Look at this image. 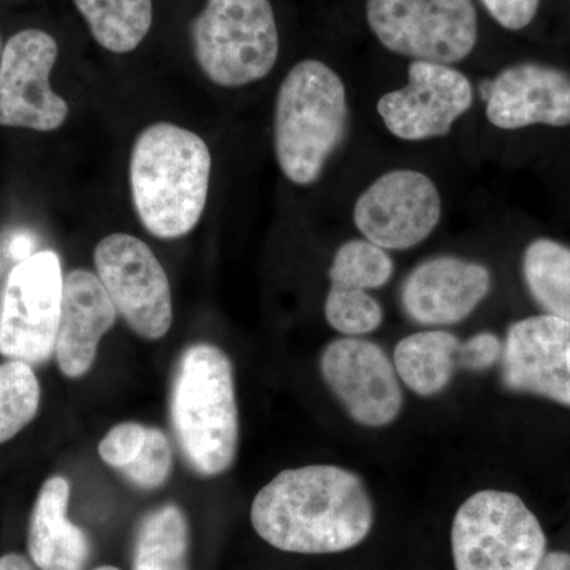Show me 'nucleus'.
<instances>
[{
    "mask_svg": "<svg viewBox=\"0 0 570 570\" xmlns=\"http://www.w3.org/2000/svg\"><path fill=\"white\" fill-rule=\"evenodd\" d=\"M502 356L501 340L494 333L482 332L460 344L456 365L468 371H485Z\"/></svg>",
    "mask_w": 570,
    "mask_h": 570,
    "instance_id": "nucleus-28",
    "label": "nucleus"
},
{
    "mask_svg": "<svg viewBox=\"0 0 570 570\" xmlns=\"http://www.w3.org/2000/svg\"><path fill=\"white\" fill-rule=\"evenodd\" d=\"M2 50H3V48H2V37H0V56H2Z\"/></svg>",
    "mask_w": 570,
    "mask_h": 570,
    "instance_id": "nucleus-35",
    "label": "nucleus"
},
{
    "mask_svg": "<svg viewBox=\"0 0 570 570\" xmlns=\"http://www.w3.org/2000/svg\"><path fill=\"white\" fill-rule=\"evenodd\" d=\"M485 265L438 255L415 266L401 287V305L415 324L449 326L471 316L491 291Z\"/></svg>",
    "mask_w": 570,
    "mask_h": 570,
    "instance_id": "nucleus-15",
    "label": "nucleus"
},
{
    "mask_svg": "<svg viewBox=\"0 0 570 570\" xmlns=\"http://www.w3.org/2000/svg\"><path fill=\"white\" fill-rule=\"evenodd\" d=\"M33 562L20 553H7L0 558V570H36Z\"/></svg>",
    "mask_w": 570,
    "mask_h": 570,
    "instance_id": "nucleus-32",
    "label": "nucleus"
},
{
    "mask_svg": "<svg viewBox=\"0 0 570 570\" xmlns=\"http://www.w3.org/2000/svg\"><path fill=\"white\" fill-rule=\"evenodd\" d=\"M40 384L32 366L20 360L0 363V444L11 441L36 419Z\"/></svg>",
    "mask_w": 570,
    "mask_h": 570,
    "instance_id": "nucleus-23",
    "label": "nucleus"
},
{
    "mask_svg": "<svg viewBox=\"0 0 570 570\" xmlns=\"http://www.w3.org/2000/svg\"><path fill=\"white\" fill-rule=\"evenodd\" d=\"M189 549L186 513L176 504L160 505L138 524L132 570H189Z\"/></svg>",
    "mask_w": 570,
    "mask_h": 570,
    "instance_id": "nucleus-20",
    "label": "nucleus"
},
{
    "mask_svg": "<svg viewBox=\"0 0 570 570\" xmlns=\"http://www.w3.org/2000/svg\"><path fill=\"white\" fill-rule=\"evenodd\" d=\"M118 311L99 277L88 269H73L63 276L61 321L55 355L66 377L89 373L100 341L116 324Z\"/></svg>",
    "mask_w": 570,
    "mask_h": 570,
    "instance_id": "nucleus-17",
    "label": "nucleus"
},
{
    "mask_svg": "<svg viewBox=\"0 0 570 570\" xmlns=\"http://www.w3.org/2000/svg\"><path fill=\"white\" fill-rule=\"evenodd\" d=\"M7 254H9L11 258H14L18 264V262L26 261V258L36 254V242H33L32 236L28 234L11 235L9 243H7Z\"/></svg>",
    "mask_w": 570,
    "mask_h": 570,
    "instance_id": "nucleus-30",
    "label": "nucleus"
},
{
    "mask_svg": "<svg viewBox=\"0 0 570 570\" xmlns=\"http://www.w3.org/2000/svg\"><path fill=\"white\" fill-rule=\"evenodd\" d=\"M148 426L137 422H124L112 426L100 441L99 455L105 464L121 472L140 455Z\"/></svg>",
    "mask_w": 570,
    "mask_h": 570,
    "instance_id": "nucleus-27",
    "label": "nucleus"
},
{
    "mask_svg": "<svg viewBox=\"0 0 570 570\" xmlns=\"http://www.w3.org/2000/svg\"><path fill=\"white\" fill-rule=\"evenodd\" d=\"M442 217L436 183L412 168L379 176L358 195L352 212L356 230L385 250H406L433 235Z\"/></svg>",
    "mask_w": 570,
    "mask_h": 570,
    "instance_id": "nucleus-10",
    "label": "nucleus"
},
{
    "mask_svg": "<svg viewBox=\"0 0 570 570\" xmlns=\"http://www.w3.org/2000/svg\"><path fill=\"white\" fill-rule=\"evenodd\" d=\"M321 373L352 420L382 428L403 409V390L384 348L362 337L333 341L321 356Z\"/></svg>",
    "mask_w": 570,
    "mask_h": 570,
    "instance_id": "nucleus-13",
    "label": "nucleus"
},
{
    "mask_svg": "<svg viewBox=\"0 0 570 570\" xmlns=\"http://www.w3.org/2000/svg\"><path fill=\"white\" fill-rule=\"evenodd\" d=\"M461 341L445 330H423L396 344L393 365L397 377L420 396H434L455 373Z\"/></svg>",
    "mask_w": 570,
    "mask_h": 570,
    "instance_id": "nucleus-19",
    "label": "nucleus"
},
{
    "mask_svg": "<svg viewBox=\"0 0 570 570\" xmlns=\"http://www.w3.org/2000/svg\"><path fill=\"white\" fill-rule=\"evenodd\" d=\"M485 104L487 119L497 129L568 127L570 75L542 63L510 66L485 86Z\"/></svg>",
    "mask_w": 570,
    "mask_h": 570,
    "instance_id": "nucleus-16",
    "label": "nucleus"
},
{
    "mask_svg": "<svg viewBox=\"0 0 570 570\" xmlns=\"http://www.w3.org/2000/svg\"><path fill=\"white\" fill-rule=\"evenodd\" d=\"M490 17L508 31H521L538 14L540 0H480Z\"/></svg>",
    "mask_w": 570,
    "mask_h": 570,
    "instance_id": "nucleus-29",
    "label": "nucleus"
},
{
    "mask_svg": "<svg viewBox=\"0 0 570 570\" xmlns=\"http://www.w3.org/2000/svg\"><path fill=\"white\" fill-rule=\"evenodd\" d=\"M170 417L184 460L204 478L224 474L238 453L239 422L234 366L208 343L179 356L170 392Z\"/></svg>",
    "mask_w": 570,
    "mask_h": 570,
    "instance_id": "nucleus-3",
    "label": "nucleus"
},
{
    "mask_svg": "<svg viewBox=\"0 0 570 570\" xmlns=\"http://www.w3.org/2000/svg\"><path fill=\"white\" fill-rule=\"evenodd\" d=\"M546 550L538 517L509 491H479L453 519L455 570H535Z\"/></svg>",
    "mask_w": 570,
    "mask_h": 570,
    "instance_id": "nucleus-6",
    "label": "nucleus"
},
{
    "mask_svg": "<svg viewBox=\"0 0 570 570\" xmlns=\"http://www.w3.org/2000/svg\"><path fill=\"white\" fill-rule=\"evenodd\" d=\"M324 311L328 325L346 337L376 332L384 322V307L376 296L358 288L330 285Z\"/></svg>",
    "mask_w": 570,
    "mask_h": 570,
    "instance_id": "nucleus-25",
    "label": "nucleus"
},
{
    "mask_svg": "<svg viewBox=\"0 0 570 570\" xmlns=\"http://www.w3.org/2000/svg\"><path fill=\"white\" fill-rule=\"evenodd\" d=\"M250 521L255 532L277 550L341 553L370 535L374 508L355 472L313 464L285 469L266 483L254 499Z\"/></svg>",
    "mask_w": 570,
    "mask_h": 570,
    "instance_id": "nucleus-1",
    "label": "nucleus"
},
{
    "mask_svg": "<svg viewBox=\"0 0 570 570\" xmlns=\"http://www.w3.org/2000/svg\"><path fill=\"white\" fill-rule=\"evenodd\" d=\"M194 55L214 85L242 88L264 80L279 58L269 0H208L193 22Z\"/></svg>",
    "mask_w": 570,
    "mask_h": 570,
    "instance_id": "nucleus-5",
    "label": "nucleus"
},
{
    "mask_svg": "<svg viewBox=\"0 0 570 570\" xmlns=\"http://www.w3.org/2000/svg\"><path fill=\"white\" fill-rule=\"evenodd\" d=\"M535 570H570V554L564 551L546 553Z\"/></svg>",
    "mask_w": 570,
    "mask_h": 570,
    "instance_id": "nucleus-31",
    "label": "nucleus"
},
{
    "mask_svg": "<svg viewBox=\"0 0 570 570\" xmlns=\"http://www.w3.org/2000/svg\"><path fill=\"white\" fill-rule=\"evenodd\" d=\"M70 485L62 475L45 480L29 521L28 550L40 570H86L92 557L89 535L71 523Z\"/></svg>",
    "mask_w": 570,
    "mask_h": 570,
    "instance_id": "nucleus-18",
    "label": "nucleus"
},
{
    "mask_svg": "<svg viewBox=\"0 0 570 570\" xmlns=\"http://www.w3.org/2000/svg\"><path fill=\"white\" fill-rule=\"evenodd\" d=\"M395 273V262L389 250L365 238L348 239L337 247L330 266V285L374 291L384 287Z\"/></svg>",
    "mask_w": 570,
    "mask_h": 570,
    "instance_id": "nucleus-24",
    "label": "nucleus"
},
{
    "mask_svg": "<svg viewBox=\"0 0 570 570\" xmlns=\"http://www.w3.org/2000/svg\"><path fill=\"white\" fill-rule=\"evenodd\" d=\"M174 471V449L164 431L148 426L140 455L122 469V475L140 490H157L167 483Z\"/></svg>",
    "mask_w": 570,
    "mask_h": 570,
    "instance_id": "nucleus-26",
    "label": "nucleus"
},
{
    "mask_svg": "<svg viewBox=\"0 0 570 570\" xmlns=\"http://www.w3.org/2000/svg\"><path fill=\"white\" fill-rule=\"evenodd\" d=\"M474 105V88L463 71L445 63L412 61L407 85L377 100L379 118L393 137L426 141L448 137Z\"/></svg>",
    "mask_w": 570,
    "mask_h": 570,
    "instance_id": "nucleus-11",
    "label": "nucleus"
},
{
    "mask_svg": "<svg viewBox=\"0 0 570 570\" xmlns=\"http://www.w3.org/2000/svg\"><path fill=\"white\" fill-rule=\"evenodd\" d=\"M94 40L126 55L140 47L153 26V0H73Z\"/></svg>",
    "mask_w": 570,
    "mask_h": 570,
    "instance_id": "nucleus-21",
    "label": "nucleus"
},
{
    "mask_svg": "<svg viewBox=\"0 0 570 570\" xmlns=\"http://www.w3.org/2000/svg\"><path fill=\"white\" fill-rule=\"evenodd\" d=\"M58 41L40 29L14 33L0 56V126L52 132L69 118V105L52 91Z\"/></svg>",
    "mask_w": 570,
    "mask_h": 570,
    "instance_id": "nucleus-12",
    "label": "nucleus"
},
{
    "mask_svg": "<svg viewBox=\"0 0 570 570\" xmlns=\"http://www.w3.org/2000/svg\"><path fill=\"white\" fill-rule=\"evenodd\" d=\"M96 275L118 314L148 341L167 335L174 322L170 283L159 258L141 239L112 234L94 250Z\"/></svg>",
    "mask_w": 570,
    "mask_h": 570,
    "instance_id": "nucleus-9",
    "label": "nucleus"
},
{
    "mask_svg": "<svg viewBox=\"0 0 570 570\" xmlns=\"http://www.w3.org/2000/svg\"><path fill=\"white\" fill-rule=\"evenodd\" d=\"M365 13L382 47L414 61L453 66L478 45L472 0H366Z\"/></svg>",
    "mask_w": 570,
    "mask_h": 570,
    "instance_id": "nucleus-7",
    "label": "nucleus"
},
{
    "mask_svg": "<svg viewBox=\"0 0 570 570\" xmlns=\"http://www.w3.org/2000/svg\"><path fill=\"white\" fill-rule=\"evenodd\" d=\"M92 570H121V569L112 568V566H100V568H96Z\"/></svg>",
    "mask_w": 570,
    "mask_h": 570,
    "instance_id": "nucleus-33",
    "label": "nucleus"
},
{
    "mask_svg": "<svg viewBox=\"0 0 570 570\" xmlns=\"http://www.w3.org/2000/svg\"><path fill=\"white\" fill-rule=\"evenodd\" d=\"M502 384L570 407V324L534 316L509 326L502 343Z\"/></svg>",
    "mask_w": 570,
    "mask_h": 570,
    "instance_id": "nucleus-14",
    "label": "nucleus"
},
{
    "mask_svg": "<svg viewBox=\"0 0 570 570\" xmlns=\"http://www.w3.org/2000/svg\"><path fill=\"white\" fill-rule=\"evenodd\" d=\"M523 277L546 314L570 324V247L554 239H535L523 254Z\"/></svg>",
    "mask_w": 570,
    "mask_h": 570,
    "instance_id": "nucleus-22",
    "label": "nucleus"
},
{
    "mask_svg": "<svg viewBox=\"0 0 570 570\" xmlns=\"http://www.w3.org/2000/svg\"><path fill=\"white\" fill-rule=\"evenodd\" d=\"M347 129V89L340 75L316 59L292 67L275 104V154L285 178L296 186L316 183Z\"/></svg>",
    "mask_w": 570,
    "mask_h": 570,
    "instance_id": "nucleus-4",
    "label": "nucleus"
},
{
    "mask_svg": "<svg viewBox=\"0 0 570 570\" xmlns=\"http://www.w3.org/2000/svg\"><path fill=\"white\" fill-rule=\"evenodd\" d=\"M212 153L200 135L171 122L146 127L130 156L135 212L160 239L186 236L204 216Z\"/></svg>",
    "mask_w": 570,
    "mask_h": 570,
    "instance_id": "nucleus-2",
    "label": "nucleus"
},
{
    "mask_svg": "<svg viewBox=\"0 0 570 570\" xmlns=\"http://www.w3.org/2000/svg\"><path fill=\"white\" fill-rule=\"evenodd\" d=\"M0 285H2V264H0Z\"/></svg>",
    "mask_w": 570,
    "mask_h": 570,
    "instance_id": "nucleus-34",
    "label": "nucleus"
},
{
    "mask_svg": "<svg viewBox=\"0 0 570 570\" xmlns=\"http://www.w3.org/2000/svg\"><path fill=\"white\" fill-rule=\"evenodd\" d=\"M63 275L55 250H39L18 262L0 299V354L28 365L55 355L61 321Z\"/></svg>",
    "mask_w": 570,
    "mask_h": 570,
    "instance_id": "nucleus-8",
    "label": "nucleus"
}]
</instances>
